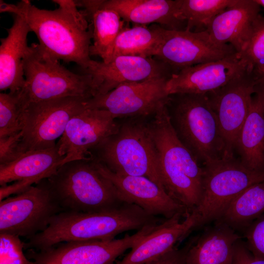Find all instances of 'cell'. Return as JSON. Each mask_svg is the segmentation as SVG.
I'll list each match as a JSON object with an SVG mask.
<instances>
[{
	"mask_svg": "<svg viewBox=\"0 0 264 264\" xmlns=\"http://www.w3.org/2000/svg\"><path fill=\"white\" fill-rule=\"evenodd\" d=\"M170 77L122 84L105 94L87 100L85 108L107 110L114 119L154 115L168 102L166 84Z\"/></svg>",
	"mask_w": 264,
	"mask_h": 264,
	"instance_id": "obj_11",
	"label": "cell"
},
{
	"mask_svg": "<svg viewBox=\"0 0 264 264\" xmlns=\"http://www.w3.org/2000/svg\"><path fill=\"white\" fill-rule=\"evenodd\" d=\"M59 5L54 10L39 8L29 0L16 4L0 0V12L22 17L39 45L52 57L66 63L73 62L82 70L87 69L92 33L85 16L77 9L75 0H53Z\"/></svg>",
	"mask_w": 264,
	"mask_h": 264,
	"instance_id": "obj_1",
	"label": "cell"
},
{
	"mask_svg": "<svg viewBox=\"0 0 264 264\" xmlns=\"http://www.w3.org/2000/svg\"><path fill=\"white\" fill-rule=\"evenodd\" d=\"M257 79L246 70L206 95L215 112L224 143L222 157L234 156L236 138L248 114Z\"/></svg>",
	"mask_w": 264,
	"mask_h": 264,
	"instance_id": "obj_13",
	"label": "cell"
},
{
	"mask_svg": "<svg viewBox=\"0 0 264 264\" xmlns=\"http://www.w3.org/2000/svg\"><path fill=\"white\" fill-rule=\"evenodd\" d=\"M236 53L230 44L215 43L206 31L193 32L162 28L160 46L154 57L176 73L185 67L219 60Z\"/></svg>",
	"mask_w": 264,
	"mask_h": 264,
	"instance_id": "obj_14",
	"label": "cell"
},
{
	"mask_svg": "<svg viewBox=\"0 0 264 264\" xmlns=\"http://www.w3.org/2000/svg\"><path fill=\"white\" fill-rule=\"evenodd\" d=\"M87 100L66 97L28 104L22 116L21 153L55 147L70 119L85 108Z\"/></svg>",
	"mask_w": 264,
	"mask_h": 264,
	"instance_id": "obj_10",
	"label": "cell"
},
{
	"mask_svg": "<svg viewBox=\"0 0 264 264\" xmlns=\"http://www.w3.org/2000/svg\"><path fill=\"white\" fill-rule=\"evenodd\" d=\"M108 111L85 108L69 121L56 143L59 154L65 156L63 164L88 157L90 152L116 133L120 125Z\"/></svg>",
	"mask_w": 264,
	"mask_h": 264,
	"instance_id": "obj_15",
	"label": "cell"
},
{
	"mask_svg": "<svg viewBox=\"0 0 264 264\" xmlns=\"http://www.w3.org/2000/svg\"><path fill=\"white\" fill-rule=\"evenodd\" d=\"M89 155L113 173L145 176L164 189L149 123L139 120L123 123L116 133L92 150Z\"/></svg>",
	"mask_w": 264,
	"mask_h": 264,
	"instance_id": "obj_5",
	"label": "cell"
},
{
	"mask_svg": "<svg viewBox=\"0 0 264 264\" xmlns=\"http://www.w3.org/2000/svg\"><path fill=\"white\" fill-rule=\"evenodd\" d=\"M235 0H176L178 17L186 22V30L206 31L212 20Z\"/></svg>",
	"mask_w": 264,
	"mask_h": 264,
	"instance_id": "obj_29",
	"label": "cell"
},
{
	"mask_svg": "<svg viewBox=\"0 0 264 264\" xmlns=\"http://www.w3.org/2000/svg\"><path fill=\"white\" fill-rule=\"evenodd\" d=\"M157 226L146 227L120 239L71 241L41 251L28 250L27 257L33 264H114L118 257Z\"/></svg>",
	"mask_w": 264,
	"mask_h": 264,
	"instance_id": "obj_12",
	"label": "cell"
},
{
	"mask_svg": "<svg viewBox=\"0 0 264 264\" xmlns=\"http://www.w3.org/2000/svg\"><path fill=\"white\" fill-rule=\"evenodd\" d=\"M164 220L130 203L102 212L62 211L44 230L23 242L24 249L41 251L64 242L113 240L125 231H138Z\"/></svg>",
	"mask_w": 264,
	"mask_h": 264,
	"instance_id": "obj_2",
	"label": "cell"
},
{
	"mask_svg": "<svg viewBox=\"0 0 264 264\" xmlns=\"http://www.w3.org/2000/svg\"><path fill=\"white\" fill-rule=\"evenodd\" d=\"M238 54L248 72L257 79L264 75V16L260 14L254 22L247 44Z\"/></svg>",
	"mask_w": 264,
	"mask_h": 264,
	"instance_id": "obj_30",
	"label": "cell"
},
{
	"mask_svg": "<svg viewBox=\"0 0 264 264\" xmlns=\"http://www.w3.org/2000/svg\"><path fill=\"white\" fill-rule=\"evenodd\" d=\"M92 159L99 172L111 182L125 202L134 204L150 215L162 216L166 220L176 215L186 218L190 214L164 189L148 178L116 174Z\"/></svg>",
	"mask_w": 264,
	"mask_h": 264,
	"instance_id": "obj_17",
	"label": "cell"
},
{
	"mask_svg": "<svg viewBox=\"0 0 264 264\" xmlns=\"http://www.w3.org/2000/svg\"><path fill=\"white\" fill-rule=\"evenodd\" d=\"M127 23L134 25L157 24L171 30H186V22L177 13L176 0H101Z\"/></svg>",
	"mask_w": 264,
	"mask_h": 264,
	"instance_id": "obj_22",
	"label": "cell"
},
{
	"mask_svg": "<svg viewBox=\"0 0 264 264\" xmlns=\"http://www.w3.org/2000/svg\"><path fill=\"white\" fill-rule=\"evenodd\" d=\"M190 241L186 264H233L235 244L241 237L220 220Z\"/></svg>",
	"mask_w": 264,
	"mask_h": 264,
	"instance_id": "obj_24",
	"label": "cell"
},
{
	"mask_svg": "<svg viewBox=\"0 0 264 264\" xmlns=\"http://www.w3.org/2000/svg\"><path fill=\"white\" fill-rule=\"evenodd\" d=\"M202 167V198L192 212L196 218L195 229L220 219L236 196L264 181V172L250 170L234 156L209 160Z\"/></svg>",
	"mask_w": 264,
	"mask_h": 264,
	"instance_id": "obj_8",
	"label": "cell"
},
{
	"mask_svg": "<svg viewBox=\"0 0 264 264\" xmlns=\"http://www.w3.org/2000/svg\"><path fill=\"white\" fill-rule=\"evenodd\" d=\"M23 66L25 83L20 93L25 107L31 102L66 97L89 99L95 96L90 75L70 71L39 44L29 46Z\"/></svg>",
	"mask_w": 264,
	"mask_h": 264,
	"instance_id": "obj_7",
	"label": "cell"
},
{
	"mask_svg": "<svg viewBox=\"0 0 264 264\" xmlns=\"http://www.w3.org/2000/svg\"><path fill=\"white\" fill-rule=\"evenodd\" d=\"M176 215L165 220L145 236L118 262L114 264H146L170 251L176 244L195 230L196 216L191 213L183 221Z\"/></svg>",
	"mask_w": 264,
	"mask_h": 264,
	"instance_id": "obj_20",
	"label": "cell"
},
{
	"mask_svg": "<svg viewBox=\"0 0 264 264\" xmlns=\"http://www.w3.org/2000/svg\"><path fill=\"white\" fill-rule=\"evenodd\" d=\"M47 180L63 211L102 212L128 203L90 157L63 164Z\"/></svg>",
	"mask_w": 264,
	"mask_h": 264,
	"instance_id": "obj_4",
	"label": "cell"
},
{
	"mask_svg": "<svg viewBox=\"0 0 264 264\" xmlns=\"http://www.w3.org/2000/svg\"><path fill=\"white\" fill-rule=\"evenodd\" d=\"M63 210L47 178L0 201V233L28 240L44 230Z\"/></svg>",
	"mask_w": 264,
	"mask_h": 264,
	"instance_id": "obj_9",
	"label": "cell"
},
{
	"mask_svg": "<svg viewBox=\"0 0 264 264\" xmlns=\"http://www.w3.org/2000/svg\"><path fill=\"white\" fill-rule=\"evenodd\" d=\"M235 152L245 167L252 171L264 172V116L255 94L248 114L236 138Z\"/></svg>",
	"mask_w": 264,
	"mask_h": 264,
	"instance_id": "obj_26",
	"label": "cell"
},
{
	"mask_svg": "<svg viewBox=\"0 0 264 264\" xmlns=\"http://www.w3.org/2000/svg\"><path fill=\"white\" fill-rule=\"evenodd\" d=\"M83 70L92 78L94 96L105 94L122 84L171 76L174 73L170 66L155 57L129 55L117 56L108 63L92 60L88 67Z\"/></svg>",
	"mask_w": 264,
	"mask_h": 264,
	"instance_id": "obj_16",
	"label": "cell"
},
{
	"mask_svg": "<svg viewBox=\"0 0 264 264\" xmlns=\"http://www.w3.org/2000/svg\"><path fill=\"white\" fill-rule=\"evenodd\" d=\"M190 241L183 247H175L157 259L146 264H186V256Z\"/></svg>",
	"mask_w": 264,
	"mask_h": 264,
	"instance_id": "obj_35",
	"label": "cell"
},
{
	"mask_svg": "<svg viewBox=\"0 0 264 264\" xmlns=\"http://www.w3.org/2000/svg\"><path fill=\"white\" fill-rule=\"evenodd\" d=\"M166 106L177 136L199 162L222 157L224 141L206 94L170 95Z\"/></svg>",
	"mask_w": 264,
	"mask_h": 264,
	"instance_id": "obj_6",
	"label": "cell"
},
{
	"mask_svg": "<svg viewBox=\"0 0 264 264\" xmlns=\"http://www.w3.org/2000/svg\"><path fill=\"white\" fill-rule=\"evenodd\" d=\"M254 94L259 100L264 116V75L256 80Z\"/></svg>",
	"mask_w": 264,
	"mask_h": 264,
	"instance_id": "obj_37",
	"label": "cell"
},
{
	"mask_svg": "<svg viewBox=\"0 0 264 264\" xmlns=\"http://www.w3.org/2000/svg\"><path fill=\"white\" fill-rule=\"evenodd\" d=\"M19 236L0 233V264H33L23 252Z\"/></svg>",
	"mask_w": 264,
	"mask_h": 264,
	"instance_id": "obj_32",
	"label": "cell"
},
{
	"mask_svg": "<svg viewBox=\"0 0 264 264\" xmlns=\"http://www.w3.org/2000/svg\"><path fill=\"white\" fill-rule=\"evenodd\" d=\"M243 233L250 252L255 258L264 260V214L254 220Z\"/></svg>",
	"mask_w": 264,
	"mask_h": 264,
	"instance_id": "obj_33",
	"label": "cell"
},
{
	"mask_svg": "<svg viewBox=\"0 0 264 264\" xmlns=\"http://www.w3.org/2000/svg\"><path fill=\"white\" fill-rule=\"evenodd\" d=\"M149 124L162 185L168 195L190 214L202 198V167L177 136L166 105Z\"/></svg>",
	"mask_w": 264,
	"mask_h": 264,
	"instance_id": "obj_3",
	"label": "cell"
},
{
	"mask_svg": "<svg viewBox=\"0 0 264 264\" xmlns=\"http://www.w3.org/2000/svg\"><path fill=\"white\" fill-rule=\"evenodd\" d=\"M90 25L92 43L90 55L100 57L104 63L110 61L115 42L127 25L117 12L104 7L101 0H75Z\"/></svg>",
	"mask_w": 264,
	"mask_h": 264,
	"instance_id": "obj_25",
	"label": "cell"
},
{
	"mask_svg": "<svg viewBox=\"0 0 264 264\" xmlns=\"http://www.w3.org/2000/svg\"><path fill=\"white\" fill-rule=\"evenodd\" d=\"M24 108L20 90L0 93V138L22 131Z\"/></svg>",
	"mask_w": 264,
	"mask_h": 264,
	"instance_id": "obj_31",
	"label": "cell"
},
{
	"mask_svg": "<svg viewBox=\"0 0 264 264\" xmlns=\"http://www.w3.org/2000/svg\"><path fill=\"white\" fill-rule=\"evenodd\" d=\"M264 214V181L252 185L236 196L220 219L234 230L243 232Z\"/></svg>",
	"mask_w": 264,
	"mask_h": 264,
	"instance_id": "obj_28",
	"label": "cell"
},
{
	"mask_svg": "<svg viewBox=\"0 0 264 264\" xmlns=\"http://www.w3.org/2000/svg\"><path fill=\"white\" fill-rule=\"evenodd\" d=\"M162 29L157 24L131 27L127 25L115 42L110 61L123 55L154 57L160 46Z\"/></svg>",
	"mask_w": 264,
	"mask_h": 264,
	"instance_id": "obj_27",
	"label": "cell"
},
{
	"mask_svg": "<svg viewBox=\"0 0 264 264\" xmlns=\"http://www.w3.org/2000/svg\"><path fill=\"white\" fill-rule=\"evenodd\" d=\"M233 264H264V260L255 258L248 249L245 242L240 239L235 244Z\"/></svg>",
	"mask_w": 264,
	"mask_h": 264,
	"instance_id": "obj_36",
	"label": "cell"
},
{
	"mask_svg": "<svg viewBox=\"0 0 264 264\" xmlns=\"http://www.w3.org/2000/svg\"><path fill=\"white\" fill-rule=\"evenodd\" d=\"M260 6L255 0H235L212 20L206 31L215 43L230 44L241 53L260 14Z\"/></svg>",
	"mask_w": 264,
	"mask_h": 264,
	"instance_id": "obj_21",
	"label": "cell"
},
{
	"mask_svg": "<svg viewBox=\"0 0 264 264\" xmlns=\"http://www.w3.org/2000/svg\"><path fill=\"white\" fill-rule=\"evenodd\" d=\"M256 2L261 6L264 8V0H255Z\"/></svg>",
	"mask_w": 264,
	"mask_h": 264,
	"instance_id": "obj_38",
	"label": "cell"
},
{
	"mask_svg": "<svg viewBox=\"0 0 264 264\" xmlns=\"http://www.w3.org/2000/svg\"><path fill=\"white\" fill-rule=\"evenodd\" d=\"M7 31V36L0 39V90L14 92L24 85L23 60L29 48L27 37L31 31L25 20L18 15H14L13 24Z\"/></svg>",
	"mask_w": 264,
	"mask_h": 264,
	"instance_id": "obj_23",
	"label": "cell"
},
{
	"mask_svg": "<svg viewBox=\"0 0 264 264\" xmlns=\"http://www.w3.org/2000/svg\"><path fill=\"white\" fill-rule=\"evenodd\" d=\"M238 53L219 60L185 67L168 80V94H206L228 83L245 70Z\"/></svg>",
	"mask_w": 264,
	"mask_h": 264,
	"instance_id": "obj_18",
	"label": "cell"
},
{
	"mask_svg": "<svg viewBox=\"0 0 264 264\" xmlns=\"http://www.w3.org/2000/svg\"><path fill=\"white\" fill-rule=\"evenodd\" d=\"M65 157L56 145L26 152L10 163L0 165V201L50 177L62 165Z\"/></svg>",
	"mask_w": 264,
	"mask_h": 264,
	"instance_id": "obj_19",
	"label": "cell"
},
{
	"mask_svg": "<svg viewBox=\"0 0 264 264\" xmlns=\"http://www.w3.org/2000/svg\"><path fill=\"white\" fill-rule=\"evenodd\" d=\"M22 132L0 138V165L10 163L22 154L20 149Z\"/></svg>",
	"mask_w": 264,
	"mask_h": 264,
	"instance_id": "obj_34",
	"label": "cell"
}]
</instances>
